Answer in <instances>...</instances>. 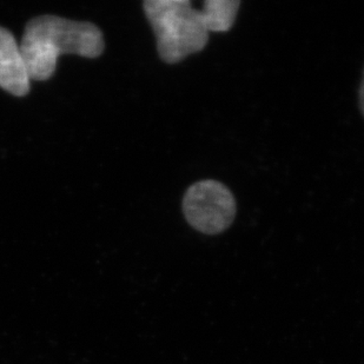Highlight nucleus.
Segmentation results:
<instances>
[{"label":"nucleus","mask_w":364,"mask_h":364,"mask_svg":"<svg viewBox=\"0 0 364 364\" xmlns=\"http://www.w3.org/2000/svg\"><path fill=\"white\" fill-rule=\"evenodd\" d=\"M104 46L103 33L92 23L41 16L26 24L21 50L30 78L43 82L53 76L59 55L97 58Z\"/></svg>","instance_id":"1"},{"label":"nucleus","mask_w":364,"mask_h":364,"mask_svg":"<svg viewBox=\"0 0 364 364\" xmlns=\"http://www.w3.org/2000/svg\"><path fill=\"white\" fill-rule=\"evenodd\" d=\"M143 9L155 32L159 57L166 64L181 63L209 43L205 14L190 0H145Z\"/></svg>","instance_id":"2"},{"label":"nucleus","mask_w":364,"mask_h":364,"mask_svg":"<svg viewBox=\"0 0 364 364\" xmlns=\"http://www.w3.org/2000/svg\"><path fill=\"white\" fill-rule=\"evenodd\" d=\"M236 200L230 189L213 179L200 181L186 190L183 213L188 223L205 235H218L234 223Z\"/></svg>","instance_id":"3"},{"label":"nucleus","mask_w":364,"mask_h":364,"mask_svg":"<svg viewBox=\"0 0 364 364\" xmlns=\"http://www.w3.org/2000/svg\"><path fill=\"white\" fill-rule=\"evenodd\" d=\"M30 80L21 45L0 26V87L14 96L24 97L30 91Z\"/></svg>","instance_id":"4"},{"label":"nucleus","mask_w":364,"mask_h":364,"mask_svg":"<svg viewBox=\"0 0 364 364\" xmlns=\"http://www.w3.org/2000/svg\"><path fill=\"white\" fill-rule=\"evenodd\" d=\"M240 6V0H205L202 10L205 14L209 31H229L235 24Z\"/></svg>","instance_id":"5"},{"label":"nucleus","mask_w":364,"mask_h":364,"mask_svg":"<svg viewBox=\"0 0 364 364\" xmlns=\"http://www.w3.org/2000/svg\"><path fill=\"white\" fill-rule=\"evenodd\" d=\"M358 98H360V107H361L362 114L364 116V71L361 86H360V91H358Z\"/></svg>","instance_id":"6"}]
</instances>
